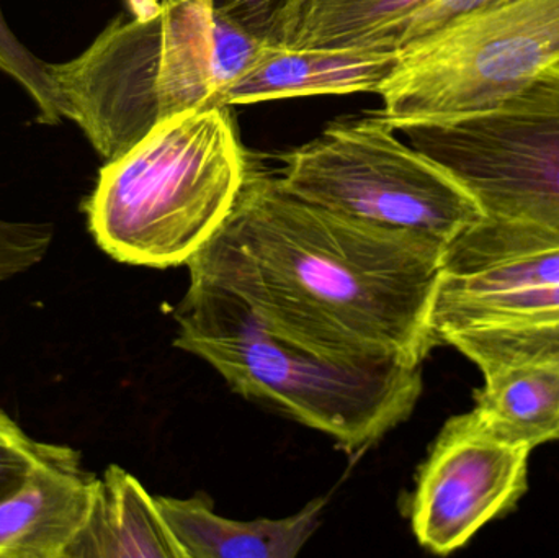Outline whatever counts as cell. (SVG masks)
<instances>
[{
    "label": "cell",
    "instance_id": "obj_1",
    "mask_svg": "<svg viewBox=\"0 0 559 558\" xmlns=\"http://www.w3.org/2000/svg\"><path fill=\"white\" fill-rule=\"evenodd\" d=\"M445 246L305 202L251 159L231 215L187 268L316 353L423 366Z\"/></svg>",
    "mask_w": 559,
    "mask_h": 558
},
{
    "label": "cell",
    "instance_id": "obj_2",
    "mask_svg": "<svg viewBox=\"0 0 559 558\" xmlns=\"http://www.w3.org/2000/svg\"><path fill=\"white\" fill-rule=\"evenodd\" d=\"M128 7L131 19L115 20L78 58L52 64L64 118L107 161L170 118L223 104L265 45L203 0Z\"/></svg>",
    "mask_w": 559,
    "mask_h": 558
},
{
    "label": "cell",
    "instance_id": "obj_3",
    "mask_svg": "<svg viewBox=\"0 0 559 558\" xmlns=\"http://www.w3.org/2000/svg\"><path fill=\"white\" fill-rule=\"evenodd\" d=\"M176 321L174 344L209 364L233 392L322 432L350 458L409 419L423 395V366L316 353L203 278L190 277Z\"/></svg>",
    "mask_w": 559,
    "mask_h": 558
},
{
    "label": "cell",
    "instance_id": "obj_4",
    "mask_svg": "<svg viewBox=\"0 0 559 558\" xmlns=\"http://www.w3.org/2000/svg\"><path fill=\"white\" fill-rule=\"evenodd\" d=\"M249 163L228 105L170 118L102 167L88 229L123 264L187 265L231 215Z\"/></svg>",
    "mask_w": 559,
    "mask_h": 558
},
{
    "label": "cell",
    "instance_id": "obj_5",
    "mask_svg": "<svg viewBox=\"0 0 559 558\" xmlns=\"http://www.w3.org/2000/svg\"><path fill=\"white\" fill-rule=\"evenodd\" d=\"M430 328L481 373L559 369V236L485 218L447 242Z\"/></svg>",
    "mask_w": 559,
    "mask_h": 558
},
{
    "label": "cell",
    "instance_id": "obj_6",
    "mask_svg": "<svg viewBox=\"0 0 559 558\" xmlns=\"http://www.w3.org/2000/svg\"><path fill=\"white\" fill-rule=\"evenodd\" d=\"M559 64V0H488L397 55L374 117L390 124L488 110Z\"/></svg>",
    "mask_w": 559,
    "mask_h": 558
},
{
    "label": "cell",
    "instance_id": "obj_7",
    "mask_svg": "<svg viewBox=\"0 0 559 558\" xmlns=\"http://www.w3.org/2000/svg\"><path fill=\"white\" fill-rule=\"evenodd\" d=\"M282 159L286 192L370 225L450 242L485 219L455 177L374 115L331 124Z\"/></svg>",
    "mask_w": 559,
    "mask_h": 558
},
{
    "label": "cell",
    "instance_id": "obj_8",
    "mask_svg": "<svg viewBox=\"0 0 559 558\" xmlns=\"http://www.w3.org/2000/svg\"><path fill=\"white\" fill-rule=\"evenodd\" d=\"M391 127L455 177L486 219L559 236V64L488 110Z\"/></svg>",
    "mask_w": 559,
    "mask_h": 558
},
{
    "label": "cell",
    "instance_id": "obj_9",
    "mask_svg": "<svg viewBox=\"0 0 559 558\" xmlns=\"http://www.w3.org/2000/svg\"><path fill=\"white\" fill-rule=\"evenodd\" d=\"M531 452L492 436L473 409L450 418L417 472L411 498V526L420 546L449 556L508 514L527 494Z\"/></svg>",
    "mask_w": 559,
    "mask_h": 558
},
{
    "label": "cell",
    "instance_id": "obj_10",
    "mask_svg": "<svg viewBox=\"0 0 559 558\" xmlns=\"http://www.w3.org/2000/svg\"><path fill=\"white\" fill-rule=\"evenodd\" d=\"M95 484L74 449L51 444L0 500V558H66L87 520Z\"/></svg>",
    "mask_w": 559,
    "mask_h": 558
},
{
    "label": "cell",
    "instance_id": "obj_11",
    "mask_svg": "<svg viewBox=\"0 0 559 558\" xmlns=\"http://www.w3.org/2000/svg\"><path fill=\"white\" fill-rule=\"evenodd\" d=\"M397 55L289 49L265 43L258 58L223 92V104L251 105L309 95L377 94Z\"/></svg>",
    "mask_w": 559,
    "mask_h": 558
},
{
    "label": "cell",
    "instance_id": "obj_12",
    "mask_svg": "<svg viewBox=\"0 0 559 558\" xmlns=\"http://www.w3.org/2000/svg\"><path fill=\"white\" fill-rule=\"evenodd\" d=\"M187 558H293L318 530L324 498L282 520H229L203 497H156Z\"/></svg>",
    "mask_w": 559,
    "mask_h": 558
},
{
    "label": "cell",
    "instance_id": "obj_13",
    "mask_svg": "<svg viewBox=\"0 0 559 558\" xmlns=\"http://www.w3.org/2000/svg\"><path fill=\"white\" fill-rule=\"evenodd\" d=\"M187 558L157 498L118 465L97 478L94 500L66 558Z\"/></svg>",
    "mask_w": 559,
    "mask_h": 558
},
{
    "label": "cell",
    "instance_id": "obj_14",
    "mask_svg": "<svg viewBox=\"0 0 559 558\" xmlns=\"http://www.w3.org/2000/svg\"><path fill=\"white\" fill-rule=\"evenodd\" d=\"M483 377L473 412L492 436L531 451L559 441L558 367L519 364Z\"/></svg>",
    "mask_w": 559,
    "mask_h": 558
},
{
    "label": "cell",
    "instance_id": "obj_15",
    "mask_svg": "<svg viewBox=\"0 0 559 558\" xmlns=\"http://www.w3.org/2000/svg\"><path fill=\"white\" fill-rule=\"evenodd\" d=\"M0 71L19 82L38 108V121L61 123V98L52 78V64L33 55L7 25L0 10Z\"/></svg>",
    "mask_w": 559,
    "mask_h": 558
},
{
    "label": "cell",
    "instance_id": "obj_16",
    "mask_svg": "<svg viewBox=\"0 0 559 558\" xmlns=\"http://www.w3.org/2000/svg\"><path fill=\"white\" fill-rule=\"evenodd\" d=\"M48 223L9 222L0 218V282L38 264L51 248Z\"/></svg>",
    "mask_w": 559,
    "mask_h": 558
},
{
    "label": "cell",
    "instance_id": "obj_17",
    "mask_svg": "<svg viewBox=\"0 0 559 558\" xmlns=\"http://www.w3.org/2000/svg\"><path fill=\"white\" fill-rule=\"evenodd\" d=\"M51 444L35 441L0 409V500L13 494Z\"/></svg>",
    "mask_w": 559,
    "mask_h": 558
},
{
    "label": "cell",
    "instance_id": "obj_18",
    "mask_svg": "<svg viewBox=\"0 0 559 558\" xmlns=\"http://www.w3.org/2000/svg\"><path fill=\"white\" fill-rule=\"evenodd\" d=\"M136 2H147V0H127L128 5ZM203 2L212 3L229 19L245 26L252 35L267 41L280 10L288 0H203Z\"/></svg>",
    "mask_w": 559,
    "mask_h": 558
}]
</instances>
